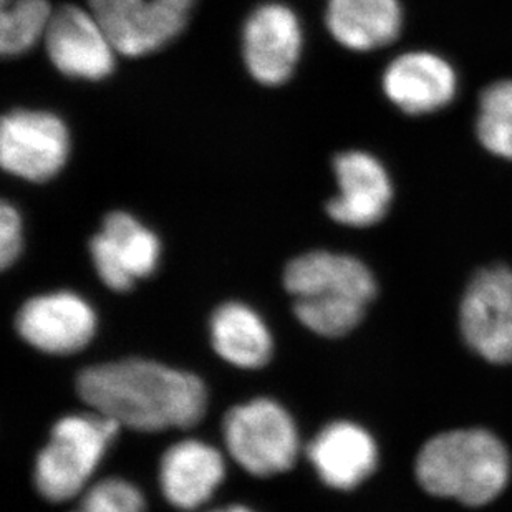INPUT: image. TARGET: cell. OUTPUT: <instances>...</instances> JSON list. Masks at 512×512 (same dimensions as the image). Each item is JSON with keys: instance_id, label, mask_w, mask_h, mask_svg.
I'll return each mask as SVG.
<instances>
[{"instance_id": "cell-1", "label": "cell", "mask_w": 512, "mask_h": 512, "mask_svg": "<svg viewBox=\"0 0 512 512\" xmlns=\"http://www.w3.org/2000/svg\"><path fill=\"white\" fill-rule=\"evenodd\" d=\"M77 392L100 415L146 433L193 428L208 408L201 378L141 358L85 368Z\"/></svg>"}, {"instance_id": "cell-2", "label": "cell", "mask_w": 512, "mask_h": 512, "mask_svg": "<svg viewBox=\"0 0 512 512\" xmlns=\"http://www.w3.org/2000/svg\"><path fill=\"white\" fill-rule=\"evenodd\" d=\"M284 285L300 324L329 339L352 332L377 295L375 277L362 261L327 251L295 257L285 267Z\"/></svg>"}, {"instance_id": "cell-3", "label": "cell", "mask_w": 512, "mask_h": 512, "mask_svg": "<svg viewBox=\"0 0 512 512\" xmlns=\"http://www.w3.org/2000/svg\"><path fill=\"white\" fill-rule=\"evenodd\" d=\"M509 474L511 459L506 446L484 430H456L435 436L416 459L421 488L468 506H483L498 498Z\"/></svg>"}, {"instance_id": "cell-4", "label": "cell", "mask_w": 512, "mask_h": 512, "mask_svg": "<svg viewBox=\"0 0 512 512\" xmlns=\"http://www.w3.org/2000/svg\"><path fill=\"white\" fill-rule=\"evenodd\" d=\"M121 426L100 413L63 416L35 463V488L50 503L83 493Z\"/></svg>"}, {"instance_id": "cell-5", "label": "cell", "mask_w": 512, "mask_h": 512, "mask_svg": "<svg viewBox=\"0 0 512 512\" xmlns=\"http://www.w3.org/2000/svg\"><path fill=\"white\" fill-rule=\"evenodd\" d=\"M223 428L229 455L252 476L285 473L297 461V426L284 406L271 398L234 406L224 416Z\"/></svg>"}, {"instance_id": "cell-6", "label": "cell", "mask_w": 512, "mask_h": 512, "mask_svg": "<svg viewBox=\"0 0 512 512\" xmlns=\"http://www.w3.org/2000/svg\"><path fill=\"white\" fill-rule=\"evenodd\" d=\"M68 130L57 115L14 110L0 125V165L17 178L44 183L68 158Z\"/></svg>"}, {"instance_id": "cell-7", "label": "cell", "mask_w": 512, "mask_h": 512, "mask_svg": "<svg viewBox=\"0 0 512 512\" xmlns=\"http://www.w3.org/2000/svg\"><path fill=\"white\" fill-rule=\"evenodd\" d=\"M461 330L469 347L491 363H512V271L484 269L461 302Z\"/></svg>"}, {"instance_id": "cell-8", "label": "cell", "mask_w": 512, "mask_h": 512, "mask_svg": "<svg viewBox=\"0 0 512 512\" xmlns=\"http://www.w3.org/2000/svg\"><path fill=\"white\" fill-rule=\"evenodd\" d=\"M15 327L20 337L40 352L72 355L93 339L97 315L80 295L55 292L27 300Z\"/></svg>"}, {"instance_id": "cell-9", "label": "cell", "mask_w": 512, "mask_h": 512, "mask_svg": "<svg viewBox=\"0 0 512 512\" xmlns=\"http://www.w3.org/2000/svg\"><path fill=\"white\" fill-rule=\"evenodd\" d=\"M45 49L58 72L82 80H103L115 67V47L90 10L63 5L54 10Z\"/></svg>"}, {"instance_id": "cell-10", "label": "cell", "mask_w": 512, "mask_h": 512, "mask_svg": "<svg viewBox=\"0 0 512 512\" xmlns=\"http://www.w3.org/2000/svg\"><path fill=\"white\" fill-rule=\"evenodd\" d=\"M90 254L103 284L126 292L138 279L150 277L160 261L158 237L131 214L115 211L90 241Z\"/></svg>"}, {"instance_id": "cell-11", "label": "cell", "mask_w": 512, "mask_h": 512, "mask_svg": "<svg viewBox=\"0 0 512 512\" xmlns=\"http://www.w3.org/2000/svg\"><path fill=\"white\" fill-rule=\"evenodd\" d=\"M88 7L116 52L126 57H141L170 44L188 19L160 0H88Z\"/></svg>"}, {"instance_id": "cell-12", "label": "cell", "mask_w": 512, "mask_h": 512, "mask_svg": "<svg viewBox=\"0 0 512 512\" xmlns=\"http://www.w3.org/2000/svg\"><path fill=\"white\" fill-rule=\"evenodd\" d=\"M302 50V29L294 10L282 4L257 7L242 32V54L257 82L277 87L287 82Z\"/></svg>"}, {"instance_id": "cell-13", "label": "cell", "mask_w": 512, "mask_h": 512, "mask_svg": "<svg viewBox=\"0 0 512 512\" xmlns=\"http://www.w3.org/2000/svg\"><path fill=\"white\" fill-rule=\"evenodd\" d=\"M339 194L330 199V218L350 228H368L387 216L392 204V179L375 156L347 151L334 161Z\"/></svg>"}, {"instance_id": "cell-14", "label": "cell", "mask_w": 512, "mask_h": 512, "mask_svg": "<svg viewBox=\"0 0 512 512\" xmlns=\"http://www.w3.org/2000/svg\"><path fill=\"white\" fill-rule=\"evenodd\" d=\"M383 92L408 115H428L450 105L458 92L455 68L440 55L408 52L383 73Z\"/></svg>"}, {"instance_id": "cell-15", "label": "cell", "mask_w": 512, "mask_h": 512, "mask_svg": "<svg viewBox=\"0 0 512 512\" xmlns=\"http://www.w3.org/2000/svg\"><path fill=\"white\" fill-rule=\"evenodd\" d=\"M307 458L329 488L350 491L377 468V443L362 426L335 421L310 441Z\"/></svg>"}, {"instance_id": "cell-16", "label": "cell", "mask_w": 512, "mask_h": 512, "mask_svg": "<svg viewBox=\"0 0 512 512\" xmlns=\"http://www.w3.org/2000/svg\"><path fill=\"white\" fill-rule=\"evenodd\" d=\"M224 476L223 455L203 441H179L161 458V489L166 501L181 511H194L208 503Z\"/></svg>"}, {"instance_id": "cell-17", "label": "cell", "mask_w": 512, "mask_h": 512, "mask_svg": "<svg viewBox=\"0 0 512 512\" xmlns=\"http://www.w3.org/2000/svg\"><path fill=\"white\" fill-rule=\"evenodd\" d=\"M325 24L343 47L370 52L398 39L403 10L400 0H327Z\"/></svg>"}, {"instance_id": "cell-18", "label": "cell", "mask_w": 512, "mask_h": 512, "mask_svg": "<svg viewBox=\"0 0 512 512\" xmlns=\"http://www.w3.org/2000/svg\"><path fill=\"white\" fill-rule=\"evenodd\" d=\"M211 340L219 357L234 367L256 370L272 357V337L261 317L241 302H228L211 317Z\"/></svg>"}, {"instance_id": "cell-19", "label": "cell", "mask_w": 512, "mask_h": 512, "mask_svg": "<svg viewBox=\"0 0 512 512\" xmlns=\"http://www.w3.org/2000/svg\"><path fill=\"white\" fill-rule=\"evenodd\" d=\"M54 10L47 0H12L2 5L0 52L5 57L29 52L45 39Z\"/></svg>"}, {"instance_id": "cell-20", "label": "cell", "mask_w": 512, "mask_h": 512, "mask_svg": "<svg viewBox=\"0 0 512 512\" xmlns=\"http://www.w3.org/2000/svg\"><path fill=\"white\" fill-rule=\"evenodd\" d=\"M476 133L489 153L512 161V80L493 83L481 93Z\"/></svg>"}, {"instance_id": "cell-21", "label": "cell", "mask_w": 512, "mask_h": 512, "mask_svg": "<svg viewBox=\"0 0 512 512\" xmlns=\"http://www.w3.org/2000/svg\"><path fill=\"white\" fill-rule=\"evenodd\" d=\"M140 489L125 479L108 478L83 493L72 512H145Z\"/></svg>"}, {"instance_id": "cell-22", "label": "cell", "mask_w": 512, "mask_h": 512, "mask_svg": "<svg viewBox=\"0 0 512 512\" xmlns=\"http://www.w3.org/2000/svg\"><path fill=\"white\" fill-rule=\"evenodd\" d=\"M22 251V219L14 206H0V267L12 266Z\"/></svg>"}, {"instance_id": "cell-23", "label": "cell", "mask_w": 512, "mask_h": 512, "mask_svg": "<svg viewBox=\"0 0 512 512\" xmlns=\"http://www.w3.org/2000/svg\"><path fill=\"white\" fill-rule=\"evenodd\" d=\"M160 2L170 5V7L179 10V12H183V14H188L191 7H193L194 0H160Z\"/></svg>"}, {"instance_id": "cell-24", "label": "cell", "mask_w": 512, "mask_h": 512, "mask_svg": "<svg viewBox=\"0 0 512 512\" xmlns=\"http://www.w3.org/2000/svg\"><path fill=\"white\" fill-rule=\"evenodd\" d=\"M211 512H254L252 509L246 508V506H241V504H232V506H228V508H219L214 509Z\"/></svg>"}, {"instance_id": "cell-25", "label": "cell", "mask_w": 512, "mask_h": 512, "mask_svg": "<svg viewBox=\"0 0 512 512\" xmlns=\"http://www.w3.org/2000/svg\"><path fill=\"white\" fill-rule=\"evenodd\" d=\"M9 2H12V0H2V5L9 4Z\"/></svg>"}]
</instances>
